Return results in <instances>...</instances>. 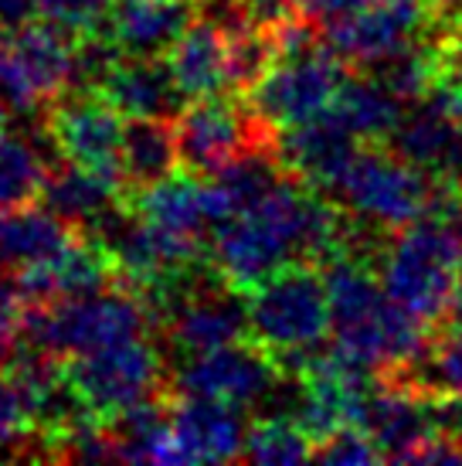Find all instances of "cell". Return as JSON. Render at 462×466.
Listing matches in <instances>:
<instances>
[{
    "label": "cell",
    "instance_id": "6da1fadb",
    "mask_svg": "<svg viewBox=\"0 0 462 466\" xmlns=\"http://www.w3.org/2000/svg\"><path fill=\"white\" fill-rule=\"evenodd\" d=\"M330 289L334 344L374 375H401L428 350L425 320L387 297L371 259L336 256L323 266Z\"/></svg>",
    "mask_w": 462,
    "mask_h": 466
},
{
    "label": "cell",
    "instance_id": "7a4b0ae2",
    "mask_svg": "<svg viewBox=\"0 0 462 466\" xmlns=\"http://www.w3.org/2000/svg\"><path fill=\"white\" fill-rule=\"evenodd\" d=\"M377 276L398 307L442 324L462 276V228L436 215H422L387 242Z\"/></svg>",
    "mask_w": 462,
    "mask_h": 466
},
{
    "label": "cell",
    "instance_id": "3957f363",
    "mask_svg": "<svg viewBox=\"0 0 462 466\" xmlns=\"http://www.w3.org/2000/svg\"><path fill=\"white\" fill-rule=\"evenodd\" d=\"M320 269L316 262H289L245 293L248 337L283 364L316 350L334 330L330 289Z\"/></svg>",
    "mask_w": 462,
    "mask_h": 466
},
{
    "label": "cell",
    "instance_id": "277c9868",
    "mask_svg": "<svg viewBox=\"0 0 462 466\" xmlns=\"http://www.w3.org/2000/svg\"><path fill=\"white\" fill-rule=\"evenodd\" d=\"M146 327H150L146 299L116 283L92 297L27 307L21 340L48 350L58 361H68V358L92 354V350L136 340L146 334Z\"/></svg>",
    "mask_w": 462,
    "mask_h": 466
},
{
    "label": "cell",
    "instance_id": "5b68a950",
    "mask_svg": "<svg viewBox=\"0 0 462 466\" xmlns=\"http://www.w3.org/2000/svg\"><path fill=\"white\" fill-rule=\"evenodd\" d=\"M78 38L72 27L31 17L0 41V99L17 113L55 103L78 82Z\"/></svg>",
    "mask_w": 462,
    "mask_h": 466
},
{
    "label": "cell",
    "instance_id": "8992f818",
    "mask_svg": "<svg viewBox=\"0 0 462 466\" xmlns=\"http://www.w3.org/2000/svg\"><path fill=\"white\" fill-rule=\"evenodd\" d=\"M432 177L401 160L387 147H360L344 174L334 181L330 195L360 225L381 228H405L428 211L432 201Z\"/></svg>",
    "mask_w": 462,
    "mask_h": 466
},
{
    "label": "cell",
    "instance_id": "52a82bcc",
    "mask_svg": "<svg viewBox=\"0 0 462 466\" xmlns=\"http://www.w3.org/2000/svg\"><path fill=\"white\" fill-rule=\"evenodd\" d=\"M346 78H350V66L320 41L306 52L276 58L245 89V106L269 133L286 130V127L323 116L336 103Z\"/></svg>",
    "mask_w": 462,
    "mask_h": 466
},
{
    "label": "cell",
    "instance_id": "ba28073f",
    "mask_svg": "<svg viewBox=\"0 0 462 466\" xmlns=\"http://www.w3.org/2000/svg\"><path fill=\"white\" fill-rule=\"evenodd\" d=\"M62 375L78 405L105 422L140 401L170 391V378L164 375V358L146 337L92 350L82 358H68L62 361Z\"/></svg>",
    "mask_w": 462,
    "mask_h": 466
},
{
    "label": "cell",
    "instance_id": "9c48e42d",
    "mask_svg": "<svg viewBox=\"0 0 462 466\" xmlns=\"http://www.w3.org/2000/svg\"><path fill=\"white\" fill-rule=\"evenodd\" d=\"M446 0H374L360 11L323 25V45L346 66L371 68L374 62L425 38V31L442 25Z\"/></svg>",
    "mask_w": 462,
    "mask_h": 466
},
{
    "label": "cell",
    "instance_id": "30bf717a",
    "mask_svg": "<svg viewBox=\"0 0 462 466\" xmlns=\"http://www.w3.org/2000/svg\"><path fill=\"white\" fill-rule=\"evenodd\" d=\"M174 137H177L180 167L201 177H215L248 147L272 140L269 130L248 113L245 99L238 103L225 92L191 99L174 116Z\"/></svg>",
    "mask_w": 462,
    "mask_h": 466
},
{
    "label": "cell",
    "instance_id": "8fae6325",
    "mask_svg": "<svg viewBox=\"0 0 462 466\" xmlns=\"http://www.w3.org/2000/svg\"><path fill=\"white\" fill-rule=\"evenodd\" d=\"M123 113L116 109L103 92H62L55 103H48V137L55 150L78 167H89L109 181L123 184ZM126 191V184H123Z\"/></svg>",
    "mask_w": 462,
    "mask_h": 466
},
{
    "label": "cell",
    "instance_id": "7c38bea8",
    "mask_svg": "<svg viewBox=\"0 0 462 466\" xmlns=\"http://www.w3.org/2000/svg\"><path fill=\"white\" fill-rule=\"evenodd\" d=\"M283 378V361L248 337V340L205 350V354H191V361L180 364L170 375V395L218 399L248 409L272 395Z\"/></svg>",
    "mask_w": 462,
    "mask_h": 466
},
{
    "label": "cell",
    "instance_id": "4fadbf2b",
    "mask_svg": "<svg viewBox=\"0 0 462 466\" xmlns=\"http://www.w3.org/2000/svg\"><path fill=\"white\" fill-rule=\"evenodd\" d=\"M360 429H367L391 463H415L418 450L436 436L425 391L401 375H377L364 399Z\"/></svg>",
    "mask_w": 462,
    "mask_h": 466
},
{
    "label": "cell",
    "instance_id": "5bb4252c",
    "mask_svg": "<svg viewBox=\"0 0 462 466\" xmlns=\"http://www.w3.org/2000/svg\"><path fill=\"white\" fill-rule=\"evenodd\" d=\"M170 436L177 463H231L242 460L248 426L238 405L197 395H170Z\"/></svg>",
    "mask_w": 462,
    "mask_h": 466
},
{
    "label": "cell",
    "instance_id": "9a60e30c",
    "mask_svg": "<svg viewBox=\"0 0 462 466\" xmlns=\"http://www.w3.org/2000/svg\"><path fill=\"white\" fill-rule=\"evenodd\" d=\"M272 150L289 177L309 184L316 191H330L360 150V140L350 130H344L330 113H323L316 119L276 130Z\"/></svg>",
    "mask_w": 462,
    "mask_h": 466
},
{
    "label": "cell",
    "instance_id": "2e32d148",
    "mask_svg": "<svg viewBox=\"0 0 462 466\" xmlns=\"http://www.w3.org/2000/svg\"><path fill=\"white\" fill-rule=\"evenodd\" d=\"M201 17V0H109L103 31L123 55L160 58Z\"/></svg>",
    "mask_w": 462,
    "mask_h": 466
},
{
    "label": "cell",
    "instance_id": "e0dca14e",
    "mask_svg": "<svg viewBox=\"0 0 462 466\" xmlns=\"http://www.w3.org/2000/svg\"><path fill=\"white\" fill-rule=\"evenodd\" d=\"M129 205L143 221H150L154 228L187 242L201 246V235L207 228H218V215H215V201H211V184L201 174L180 167L177 174H170L164 181L150 184L133 191Z\"/></svg>",
    "mask_w": 462,
    "mask_h": 466
},
{
    "label": "cell",
    "instance_id": "ac0fdd59",
    "mask_svg": "<svg viewBox=\"0 0 462 466\" xmlns=\"http://www.w3.org/2000/svg\"><path fill=\"white\" fill-rule=\"evenodd\" d=\"M92 89L103 92L126 119H174L187 106V96L177 89V82L170 76L167 58L160 62V58H143V55H119Z\"/></svg>",
    "mask_w": 462,
    "mask_h": 466
},
{
    "label": "cell",
    "instance_id": "d6986e66",
    "mask_svg": "<svg viewBox=\"0 0 462 466\" xmlns=\"http://www.w3.org/2000/svg\"><path fill=\"white\" fill-rule=\"evenodd\" d=\"M385 147L422 170L425 177L462 187V123L438 113L432 103L405 113Z\"/></svg>",
    "mask_w": 462,
    "mask_h": 466
},
{
    "label": "cell",
    "instance_id": "ffe728a7",
    "mask_svg": "<svg viewBox=\"0 0 462 466\" xmlns=\"http://www.w3.org/2000/svg\"><path fill=\"white\" fill-rule=\"evenodd\" d=\"M167 68L177 89L191 99H205V96H221L231 89V41L228 27L201 14L177 41L167 55Z\"/></svg>",
    "mask_w": 462,
    "mask_h": 466
},
{
    "label": "cell",
    "instance_id": "44dd1931",
    "mask_svg": "<svg viewBox=\"0 0 462 466\" xmlns=\"http://www.w3.org/2000/svg\"><path fill=\"white\" fill-rule=\"evenodd\" d=\"M126 191L123 184L109 181L103 174H95L89 167H78V164H68L65 160L62 167H48L45 174V184L38 191V201L48 211H55L62 221H68L72 228H85L99 218L103 211L123 201Z\"/></svg>",
    "mask_w": 462,
    "mask_h": 466
},
{
    "label": "cell",
    "instance_id": "7402d4cb",
    "mask_svg": "<svg viewBox=\"0 0 462 466\" xmlns=\"http://www.w3.org/2000/svg\"><path fill=\"white\" fill-rule=\"evenodd\" d=\"M78 228L62 221L45 205H21L11 211H0V252L11 266H35V262L55 259Z\"/></svg>",
    "mask_w": 462,
    "mask_h": 466
},
{
    "label": "cell",
    "instance_id": "603a6c76",
    "mask_svg": "<svg viewBox=\"0 0 462 466\" xmlns=\"http://www.w3.org/2000/svg\"><path fill=\"white\" fill-rule=\"evenodd\" d=\"M177 167L180 154L177 137H174V119H129L126 133H123V184H126V195L177 174Z\"/></svg>",
    "mask_w": 462,
    "mask_h": 466
},
{
    "label": "cell",
    "instance_id": "cb8c5ba5",
    "mask_svg": "<svg viewBox=\"0 0 462 466\" xmlns=\"http://www.w3.org/2000/svg\"><path fill=\"white\" fill-rule=\"evenodd\" d=\"M326 113L364 143H385L405 116L398 96L385 89L374 76L346 78L336 103Z\"/></svg>",
    "mask_w": 462,
    "mask_h": 466
},
{
    "label": "cell",
    "instance_id": "d4e9b609",
    "mask_svg": "<svg viewBox=\"0 0 462 466\" xmlns=\"http://www.w3.org/2000/svg\"><path fill=\"white\" fill-rule=\"evenodd\" d=\"M438 66H442V52H438L436 38H415L405 48L391 52L387 58L374 62L371 68H364L367 76H374L385 89H391L401 103H422L428 89L436 86Z\"/></svg>",
    "mask_w": 462,
    "mask_h": 466
},
{
    "label": "cell",
    "instance_id": "484cf974",
    "mask_svg": "<svg viewBox=\"0 0 462 466\" xmlns=\"http://www.w3.org/2000/svg\"><path fill=\"white\" fill-rule=\"evenodd\" d=\"M316 442L296 419H258L256 426H248L245 436V463L262 466H296L313 463Z\"/></svg>",
    "mask_w": 462,
    "mask_h": 466
},
{
    "label": "cell",
    "instance_id": "4316f807",
    "mask_svg": "<svg viewBox=\"0 0 462 466\" xmlns=\"http://www.w3.org/2000/svg\"><path fill=\"white\" fill-rule=\"evenodd\" d=\"M45 157L35 150V143L21 137H4L0 140V211L31 205L45 184Z\"/></svg>",
    "mask_w": 462,
    "mask_h": 466
},
{
    "label": "cell",
    "instance_id": "83f0119b",
    "mask_svg": "<svg viewBox=\"0 0 462 466\" xmlns=\"http://www.w3.org/2000/svg\"><path fill=\"white\" fill-rule=\"evenodd\" d=\"M425 361L422 375L405 371L401 378L415 381L425 391H459L462 395V330H452V337H446L442 344L432 348Z\"/></svg>",
    "mask_w": 462,
    "mask_h": 466
},
{
    "label": "cell",
    "instance_id": "f1b7e54d",
    "mask_svg": "<svg viewBox=\"0 0 462 466\" xmlns=\"http://www.w3.org/2000/svg\"><path fill=\"white\" fill-rule=\"evenodd\" d=\"M35 415L27 405L25 391L14 385L7 375H0V456L7 446H14V456H25V442H31L27 436L35 432Z\"/></svg>",
    "mask_w": 462,
    "mask_h": 466
},
{
    "label": "cell",
    "instance_id": "f546056e",
    "mask_svg": "<svg viewBox=\"0 0 462 466\" xmlns=\"http://www.w3.org/2000/svg\"><path fill=\"white\" fill-rule=\"evenodd\" d=\"M377 460H385V456L377 450V442L367 436V429L360 426L336 429L334 436H326L316 446V456H313V463H340V466L377 463Z\"/></svg>",
    "mask_w": 462,
    "mask_h": 466
},
{
    "label": "cell",
    "instance_id": "4dcf8cb0",
    "mask_svg": "<svg viewBox=\"0 0 462 466\" xmlns=\"http://www.w3.org/2000/svg\"><path fill=\"white\" fill-rule=\"evenodd\" d=\"M41 17L72 27L75 35H89L103 25L109 0H35Z\"/></svg>",
    "mask_w": 462,
    "mask_h": 466
},
{
    "label": "cell",
    "instance_id": "1f68e13d",
    "mask_svg": "<svg viewBox=\"0 0 462 466\" xmlns=\"http://www.w3.org/2000/svg\"><path fill=\"white\" fill-rule=\"evenodd\" d=\"M425 399H428V415H432L436 432L462 442V395L459 391H425Z\"/></svg>",
    "mask_w": 462,
    "mask_h": 466
},
{
    "label": "cell",
    "instance_id": "d6a6232c",
    "mask_svg": "<svg viewBox=\"0 0 462 466\" xmlns=\"http://www.w3.org/2000/svg\"><path fill=\"white\" fill-rule=\"evenodd\" d=\"M238 7H242V14L252 25L269 27L299 11V0H238Z\"/></svg>",
    "mask_w": 462,
    "mask_h": 466
},
{
    "label": "cell",
    "instance_id": "836d02e7",
    "mask_svg": "<svg viewBox=\"0 0 462 466\" xmlns=\"http://www.w3.org/2000/svg\"><path fill=\"white\" fill-rule=\"evenodd\" d=\"M374 0H299V11L313 17V21H334V17H344L350 11H360V7H367Z\"/></svg>",
    "mask_w": 462,
    "mask_h": 466
},
{
    "label": "cell",
    "instance_id": "e575fe53",
    "mask_svg": "<svg viewBox=\"0 0 462 466\" xmlns=\"http://www.w3.org/2000/svg\"><path fill=\"white\" fill-rule=\"evenodd\" d=\"M38 17L35 0H0V27H21L25 21Z\"/></svg>",
    "mask_w": 462,
    "mask_h": 466
},
{
    "label": "cell",
    "instance_id": "d590c367",
    "mask_svg": "<svg viewBox=\"0 0 462 466\" xmlns=\"http://www.w3.org/2000/svg\"><path fill=\"white\" fill-rule=\"evenodd\" d=\"M446 324H449L452 330H462V276H459V286H456V297H452V307H449Z\"/></svg>",
    "mask_w": 462,
    "mask_h": 466
},
{
    "label": "cell",
    "instance_id": "8d00e7d4",
    "mask_svg": "<svg viewBox=\"0 0 462 466\" xmlns=\"http://www.w3.org/2000/svg\"><path fill=\"white\" fill-rule=\"evenodd\" d=\"M446 21L462 27V0H446Z\"/></svg>",
    "mask_w": 462,
    "mask_h": 466
},
{
    "label": "cell",
    "instance_id": "74e56055",
    "mask_svg": "<svg viewBox=\"0 0 462 466\" xmlns=\"http://www.w3.org/2000/svg\"><path fill=\"white\" fill-rule=\"evenodd\" d=\"M11 133V116H7V103L0 99V140Z\"/></svg>",
    "mask_w": 462,
    "mask_h": 466
},
{
    "label": "cell",
    "instance_id": "f35d334b",
    "mask_svg": "<svg viewBox=\"0 0 462 466\" xmlns=\"http://www.w3.org/2000/svg\"><path fill=\"white\" fill-rule=\"evenodd\" d=\"M0 266H4V252H0Z\"/></svg>",
    "mask_w": 462,
    "mask_h": 466
}]
</instances>
